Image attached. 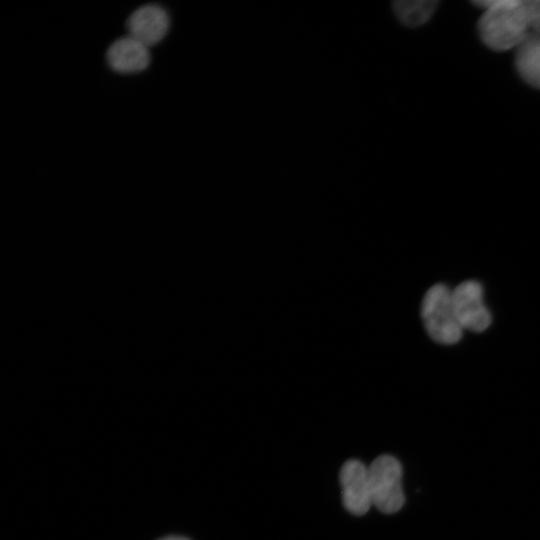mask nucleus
Instances as JSON below:
<instances>
[{"instance_id": "1", "label": "nucleus", "mask_w": 540, "mask_h": 540, "mask_svg": "<svg viewBox=\"0 0 540 540\" xmlns=\"http://www.w3.org/2000/svg\"><path fill=\"white\" fill-rule=\"evenodd\" d=\"M473 4L485 9L478 27L482 41L489 48L496 51L517 48L529 34L522 0H479Z\"/></svg>"}, {"instance_id": "2", "label": "nucleus", "mask_w": 540, "mask_h": 540, "mask_svg": "<svg viewBox=\"0 0 540 540\" xmlns=\"http://www.w3.org/2000/svg\"><path fill=\"white\" fill-rule=\"evenodd\" d=\"M421 317L429 336L440 344H455L462 337L452 305V291L443 284L428 289L422 304Z\"/></svg>"}, {"instance_id": "3", "label": "nucleus", "mask_w": 540, "mask_h": 540, "mask_svg": "<svg viewBox=\"0 0 540 540\" xmlns=\"http://www.w3.org/2000/svg\"><path fill=\"white\" fill-rule=\"evenodd\" d=\"M402 466L392 455L376 457L368 466L372 505L380 512L393 514L404 505Z\"/></svg>"}, {"instance_id": "4", "label": "nucleus", "mask_w": 540, "mask_h": 540, "mask_svg": "<svg viewBox=\"0 0 540 540\" xmlns=\"http://www.w3.org/2000/svg\"><path fill=\"white\" fill-rule=\"evenodd\" d=\"M452 305L462 328L482 332L491 323V315L483 301L482 286L475 280L464 281L452 291Z\"/></svg>"}, {"instance_id": "5", "label": "nucleus", "mask_w": 540, "mask_h": 540, "mask_svg": "<svg viewBox=\"0 0 540 540\" xmlns=\"http://www.w3.org/2000/svg\"><path fill=\"white\" fill-rule=\"evenodd\" d=\"M339 481L346 510L355 516L366 514L372 506L368 467L357 459L347 460L340 469Z\"/></svg>"}, {"instance_id": "6", "label": "nucleus", "mask_w": 540, "mask_h": 540, "mask_svg": "<svg viewBox=\"0 0 540 540\" xmlns=\"http://www.w3.org/2000/svg\"><path fill=\"white\" fill-rule=\"evenodd\" d=\"M169 26L167 11L157 4L137 8L127 20L128 35L149 48L166 36Z\"/></svg>"}, {"instance_id": "7", "label": "nucleus", "mask_w": 540, "mask_h": 540, "mask_svg": "<svg viewBox=\"0 0 540 540\" xmlns=\"http://www.w3.org/2000/svg\"><path fill=\"white\" fill-rule=\"evenodd\" d=\"M106 59L115 72L130 74L146 69L151 61V55L148 46L127 35L110 45Z\"/></svg>"}, {"instance_id": "8", "label": "nucleus", "mask_w": 540, "mask_h": 540, "mask_svg": "<svg viewBox=\"0 0 540 540\" xmlns=\"http://www.w3.org/2000/svg\"><path fill=\"white\" fill-rule=\"evenodd\" d=\"M515 65L523 80L540 89V34L529 32L517 47Z\"/></svg>"}, {"instance_id": "9", "label": "nucleus", "mask_w": 540, "mask_h": 540, "mask_svg": "<svg viewBox=\"0 0 540 540\" xmlns=\"http://www.w3.org/2000/svg\"><path fill=\"white\" fill-rule=\"evenodd\" d=\"M438 3L437 0H397L392 3V7L403 25L417 27L430 19Z\"/></svg>"}, {"instance_id": "10", "label": "nucleus", "mask_w": 540, "mask_h": 540, "mask_svg": "<svg viewBox=\"0 0 540 540\" xmlns=\"http://www.w3.org/2000/svg\"><path fill=\"white\" fill-rule=\"evenodd\" d=\"M529 28L540 34V0H522Z\"/></svg>"}, {"instance_id": "11", "label": "nucleus", "mask_w": 540, "mask_h": 540, "mask_svg": "<svg viewBox=\"0 0 540 540\" xmlns=\"http://www.w3.org/2000/svg\"><path fill=\"white\" fill-rule=\"evenodd\" d=\"M158 540H190V539H188L186 537H183V536L171 535V536L163 537V538L158 539Z\"/></svg>"}]
</instances>
